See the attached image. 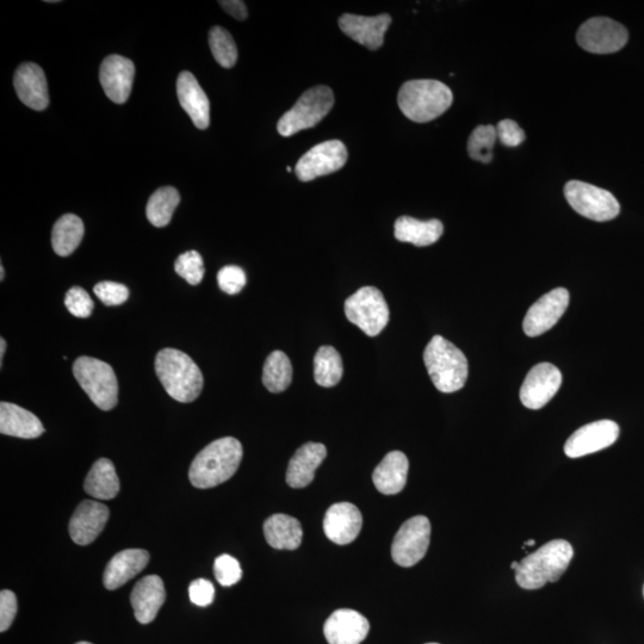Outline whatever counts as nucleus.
I'll return each mask as SVG.
<instances>
[{
    "instance_id": "nucleus-28",
    "label": "nucleus",
    "mask_w": 644,
    "mask_h": 644,
    "mask_svg": "<svg viewBox=\"0 0 644 644\" xmlns=\"http://www.w3.org/2000/svg\"><path fill=\"white\" fill-rule=\"evenodd\" d=\"M443 232L444 226L442 222L436 219L420 221L410 218V216H401L395 221L394 226L396 239L401 243L413 244L419 247L437 243L441 239Z\"/></svg>"
},
{
    "instance_id": "nucleus-9",
    "label": "nucleus",
    "mask_w": 644,
    "mask_h": 644,
    "mask_svg": "<svg viewBox=\"0 0 644 644\" xmlns=\"http://www.w3.org/2000/svg\"><path fill=\"white\" fill-rule=\"evenodd\" d=\"M565 196L571 207L584 218L605 222L617 218L621 206L608 190L580 181L566 184Z\"/></svg>"
},
{
    "instance_id": "nucleus-46",
    "label": "nucleus",
    "mask_w": 644,
    "mask_h": 644,
    "mask_svg": "<svg viewBox=\"0 0 644 644\" xmlns=\"http://www.w3.org/2000/svg\"><path fill=\"white\" fill-rule=\"evenodd\" d=\"M6 350V342L4 338H0V364L3 365L4 354Z\"/></svg>"
},
{
    "instance_id": "nucleus-3",
    "label": "nucleus",
    "mask_w": 644,
    "mask_h": 644,
    "mask_svg": "<svg viewBox=\"0 0 644 644\" xmlns=\"http://www.w3.org/2000/svg\"><path fill=\"white\" fill-rule=\"evenodd\" d=\"M156 373L166 393L189 404L201 395L203 375L190 356L176 349H164L156 357Z\"/></svg>"
},
{
    "instance_id": "nucleus-49",
    "label": "nucleus",
    "mask_w": 644,
    "mask_h": 644,
    "mask_svg": "<svg viewBox=\"0 0 644 644\" xmlns=\"http://www.w3.org/2000/svg\"><path fill=\"white\" fill-rule=\"evenodd\" d=\"M4 276H5V271H4V266L2 265V266H0V280L3 281Z\"/></svg>"
},
{
    "instance_id": "nucleus-20",
    "label": "nucleus",
    "mask_w": 644,
    "mask_h": 644,
    "mask_svg": "<svg viewBox=\"0 0 644 644\" xmlns=\"http://www.w3.org/2000/svg\"><path fill=\"white\" fill-rule=\"evenodd\" d=\"M362 513L354 504L338 503L327 510L324 531L328 540L345 546L356 540L362 530Z\"/></svg>"
},
{
    "instance_id": "nucleus-36",
    "label": "nucleus",
    "mask_w": 644,
    "mask_h": 644,
    "mask_svg": "<svg viewBox=\"0 0 644 644\" xmlns=\"http://www.w3.org/2000/svg\"><path fill=\"white\" fill-rule=\"evenodd\" d=\"M497 139V128L489 125L476 127L468 140L470 158L480 161V163H491L493 147Z\"/></svg>"
},
{
    "instance_id": "nucleus-7",
    "label": "nucleus",
    "mask_w": 644,
    "mask_h": 644,
    "mask_svg": "<svg viewBox=\"0 0 644 644\" xmlns=\"http://www.w3.org/2000/svg\"><path fill=\"white\" fill-rule=\"evenodd\" d=\"M333 105V91L328 86L319 85L307 90L278 121V133L288 138L301 130L317 126L330 113Z\"/></svg>"
},
{
    "instance_id": "nucleus-30",
    "label": "nucleus",
    "mask_w": 644,
    "mask_h": 644,
    "mask_svg": "<svg viewBox=\"0 0 644 644\" xmlns=\"http://www.w3.org/2000/svg\"><path fill=\"white\" fill-rule=\"evenodd\" d=\"M85 492L99 500H111L120 492V480L114 463L101 458L92 466L84 482Z\"/></svg>"
},
{
    "instance_id": "nucleus-26",
    "label": "nucleus",
    "mask_w": 644,
    "mask_h": 644,
    "mask_svg": "<svg viewBox=\"0 0 644 644\" xmlns=\"http://www.w3.org/2000/svg\"><path fill=\"white\" fill-rule=\"evenodd\" d=\"M0 432L2 435L34 439L39 438L45 427L32 412L10 402L0 404Z\"/></svg>"
},
{
    "instance_id": "nucleus-35",
    "label": "nucleus",
    "mask_w": 644,
    "mask_h": 644,
    "mask_svg": "<svg viewBox=\"0 0 644 644\" xmlns=\"http://www.w3.org/2000/svg\"><path fill=\"white\" fill-rule=\"evenodd\" d=\"M209 46L216 63L231 68L237 64L238 49L231 34L226 29L214 27L209 33Z\"/></svg>"
},
{
    "instance_id": "nucleus-8",
    "label": "nucleus",
    "mask_w": 644,
    "mask_h": 644,
    "mask_svg": "<svg viewBox=\"0 0 644 644\" xmlns=\"http://www.w3.org/2000/svg\"><path fill=\"white\" fill-rule=\"evenodd\" d=\"M345 315L367 336L376 337L388 325L389 307L379 289L363 287L345 301Z\"/></svg>"
},
{
    "instance_id": "nucleus-17",
    "label": "nucleus",
    "mask_w": 644,
    "mask_h": 644,
    "mask_svg": "<svg viewBox=\"0 0 644 644\" xmlns=\"http://www.w3.org/2000/svg\"><path fill=\"white\" fill-rule=\"evenodd\" d=\"M134 77L133 61L121 57V55H110L104 59L101 70H99V80H101L105 95L110 101L117 104L127 102L130 92H132Z\"/></svg>"
},
{
    "instance_id": "nucleus-12",
    "label": "nucleus",
    "mask_w": 644,
    "mask_h": 644,
    "mask_svg": "<svg viewBox=\"0 0 644 644\" xmlns=\"http://www.w3.org/2000/svg\"><path fill=\"white\" fill-rule=\"evenodd\" d=\"M348 161V150L342 141L331 140L314 146L297 161L295 173L301 182L331 175L343 169Z\"/></svg>"
},
{
    "instance_id": "nucleus-25",
    "label": "nucleus",
    "mask_w": 644,
    "mask_h": 644,
    "mask_svg": "<svg viewBox=\"0 0 644 644\" xmlns=\"http://www.w3.org/2000/svg\"><path fill=\"white\" fill-rule=\"evenodd\" d=\"M327 456L324 444L307 443L295 452L287 470V483L293 488H305L312 483L317 470Z\"/></svg>"
},
{
    "instance_id": "nucleus-13",
    "label": "nucleus",
    "mask_w": 644,
    "mask_h": 644,
    "mask_svg": "<svg viewBox=\"0 0 644 644\" xmlns=\"http://www.w3.org/2000/svg\"><path fill=\"white\" fill-rule=\"evenodd\" d=\"M562 385V374L550 363L537 364L529 371L520 389V401L529 410H541Z\"/></svg>"
},
{
    "instance_id": "nucleus-42",
    "label": "nucleus",
    "mask_w": 644,
    "mask_h": 644,
    "mask_svg": "<svg viewBox=\"0 0 644 644\" xmlns=\"http://www.w3.org/2000/svg\"><path fill=\"white\" fill-rule=\"evenodd\" d=\"M189 597L191 603L206 608L213 603L215 597V587L209 580L197 579L191 582L189 586Z\"/></svg>"
},
{
    "instance_id": "nucleus-33",
    "label": "nucleus",
    "mask_w": 644,
    "mask_h": 644,
    "mask_svg": "<svg viewBox=\"0 0 644 644\" xmlns=\"http://www.w3.org/2000/svg\"><path fill=\"white\" fill-rule=\"evenodd\" d=\"M293 381V365L289 357L282 351H274L263 368V383L271 393H282Z\"/></svg>"
},
{
    "instance_id": "nucleus-43",
    "label": "nucleus",
    "mask_w": 644,
    "mask_h": 644,
    "mask_svg": "<svg viewBox=\"0 0 644 644\" xmlns=\"http://www.w3.org/2000/svg\"><path fill=\"white\" fill-rule=\"evenodd\" d=\"M498 139L507 147H518L525 141V133L518 123L512 120H503L497 126Z\"/></svg>"
},
{
    "instance_id": "nucleus-21",
    "label": "nucleus",
    "mask_w": 644,
    "mask_h": 644,
    "mask_svg": "<svg viewBox=\"0 0 644 644\" xmlns=\"http://www.w3.org/2000/svg\"><path fill=\"white\" fill-rule=\"evenodd\" d=\"M14 85L18 98L23 104L36 111L45 110L49 105L48 84L42 68L33 63L17 68Z\"/></svg>"
},
{
    "instance_id": "nucleus-18",
    "label": "nucleus",
    "mask_w": 644,
    "mask_h": 644,
    "mask_svg": "<svg viewBox=\"0 0 644 644\" xmlns=\"http://www.w3.org/2000/svg\"><path fill=\"white\" fill-rule=\"evenodd\" d=\"M110 512L107 506L97 501L84 500L77 507L70 522V536L78 546H88L102 534Z\"/></svg>"
},
{
    "instance_id": "nucleus-15",
    "label": "nucleus",
    "mask_w": 644,
    "mask_h": 644,
    "mask_svg": "<svg viewBox=\"0 0 644 644\" xmlns=\"http://www.w3.org/2000/svg\"><path fill=\"white\" fill-rule=\"evenodd\" d=\"M619 437V426L612 420H599L580 427L565 445V454L571 458L584 457L611 447Z\"/></svg>"
},
{
    "instance_id": "nucleus-48",
    "label": "nucleus",
    "mask_w": 644,
    "mask_h": 644,
    "mask_svg": "<svg viewBox=\"0 0 644 644\" xmlns=\"http://www.w3.org/2000/svg\"><path fill=\"white\" fill-rule=\"evenodd\" d=\"M519 565H520V562H517V561L512 562L511 568L513 569V571L517 572Z\"/></svg>"
},
{
    "instance_id": "nucleus-19",
    "label": "nucleus",
    "mask_w": 644,
    "mask_h": 644,
    "mask_svg": "<svg viewBox=\"0 0 644 644\" xmlns=\"http://www.w3.org/2000/svg\"><path fill=\"white\" fill-rule=\"evenodd\" d=\"M369 631L368 619L349 609L334 611L324 625V634L330 644H361Z\"/></svg>"
},
{
    "instance_id": "nucleus-10",
    "label": "nucleus",
    "mask_w": 644,
    "mask_h": 644,
    "mask_svg": "<svg viewBox=\"0 0 644 644\" xmlns=\"http://www.w3.org/2000/svg\"><path fill=\"white\" fill-rule=\"evenodd\" d=\"M431 524L424 516L408 519L396 532L392 557L396 565L412 567L424 559L430 546Z\"/></svg>"
},
{
    "instance_id": "nucleus-44",
    "label": "nucleus",
    "mask_w": 644,
    "mask_h": 644,
    "mask_svg": "<svg viewBox=\"0 0 644 644\" xmlns=\"http://www.w3.org/2000/svg\"><path fill=\"white\" fill-rule=\"evenodd\" d=\"M17 613V598L14 592L4 590L0 592V631L9 630Z\"/></svg>"
},
{
    "instance_id": "nucleus-37",
    "label": "nucleus",
    "mask_w": 644,
    "mask_h": 644,
    "mask_svg": "<svg viewBox=\"0 0 644 644\" xmlns=\"http://www.w3.org/2000/svg\"><path fill=\"white\" fill-rule=\"evenodd\" d=\"M175 270L191 286L200 284L206 274L203 258L196 251H188L179 256L175 263Z\"/></svg>"
},
{
    "instance_id": "nucleus-16",
    "label": "nucleus",
    "mask_w": 644,
    "mask_h": 644,
    "mask_svg": "<svg viewBox=\"0 0 644 644\" xmlns=\"http://www.w3.org/2000/svg\"><path fill=\"white\" fill-rule=\"evenodd\" d=\"M390 24L392 17L388 14L375 17L345 14L339 18V28L342 32L370 51H377L383 46Z\"/></svg>"
},
{
    "instance_id": "nucleus-45",
    "label": "nucleus",
    "mask_w": 644,
    "mask_h": 644,
    "mask_svg": "<svg viewBox=\"0 0 644 644\" xmlns=\"http://www.w3.org/2000/svg\"><path fill=\"white\" fill-rule=\"evenodd\" d=\"M219 4L222 6V9H224L227 14L231 15L234 18H237L239 21H244L246 20L247 16H249V12H247V8L244 2H240V0H226V2H219Z\"/></svg>"
},
{
    "instance_id": "nucleus-14",
    "label": "nucleus",
    "mask_w": 644,
    "mask_h": 644,
    "mask_svg": "<svg viewBox=\"0 0 644 644\" xmlns=\"http://www.w3.org/2000/svg\"><path fill=\"white\" fill-rule=\"evenodd\" d=\"M569 305V293L565 288L551 290L534 305L523 322L526 336L538 337L553 328L565 314Z\"/></svg>"
},
{
    "instance_id": "nucleus-51",
    "label": "nucleus",
    "mask_w": 644,
    "mask_h": 644,
    "mask_svg": "<svg viewBox=\"0 0 644 644\" xmlns=\"http://www.w3.org/2000/svg\"><path fill=\"white\" fill-rule=\"evenodd\" d=\"M287 171H288V172H291V169H290V167H289V166L287 167Z\"/></svg>"
},
{
    "instance_id": "nucleus-22",
    "label": "nucleus",
    "mask_w": 644,
    "mask_h": 644,
    "mask_svg": "<svg viewBox=\"0 0 644 644\" xmlns=\"http://www.w3.org/2000/svg\"><path fill=\"white\" fill-rule=\"evenodd\" d=\"M165 599L164 582L158 575H148L141 579L130 596L136 621L141 624L152 623L158 616Z\"/></svg>"
},
{
    "instance_id": "nucleus-38",
    "label": "nucleus",
    "mask_w": 644,
    "mask_h": 644,
    "mask_svg": "<svg viewBox=\"0 0 644 644\" xmlns=\"http://www.w3.org/2000/svg\"><path fill=\"white\" fill-rule=\"evenodd\" d=\"M214 574L220 585L229 587L238 584L243 577V569H241L238 560L225 554L215 560Z\"/></svg>"
},
{
    "instance_id": "nucleus-24",
    "label": "nucleus",
    "mask_w": 644,
    "mask_h": 644,
    "mask_svg": "<svg viewBox=\"0 0 644 644\" xmlns=\"http://www.w3.org/2000/svg\"><path fill=\"white\" fill-rule=\"evenodd\" d=\"M177 95L182 108L198 129H207L210 123V103L193 73L184 71L177 79Z\"/></svg>"
},
{
    "instance_id": "nucleus-50",
    "label": "nucleus",
    "mask_w": 644,
    "mask_h": 644,
    "mask_svg": "<svg viewBox=\"0 0 644 644\" xmlns=\"http://www.w3.org/2000/svg\"><path fill=\"white\" fill-rule=\"evenodd\" d=\"M77 644H92V643H90V642H79Z\"/></svg>"
},
{
    "instance_id": "nucleus-2",
    "label": "nucleus",
    "mask_w": 644,
    "mask_h": 644,
    "mask_svg": "<svg viewBox=\"0 0 644 644\" xmlns=\"http://www.w3.org/2000/svg\"><path fill=\"white\" fill-rule=\"evenodd\" d=\"M573 556L571 543L550 541L520 561L516 572L517 584L524 590H538L548 582H556L571 565Z\"/></svg>"
},
{
    "instance_id": "nucleus-4",
    "label": "nucleus",
    "mask_w": 644,
    "mask_h": 644,
    "mask_svg": "<svg viewBox=\"0 0 644 644\" xmlns=\"http://www.w3.org/2000/svg\"><path fill=\"white\" fill-rule=\"evenodd\" d=\"M454 101L451 90L438 80H410L401 86L398 104L408 120L426 123L438 119Z\"/></svg>"
},
{
    "instance_id": "nucleus-47",
    "label": "nucleus",
    "mask_w": 644,
    "mask_h": 644,
    "mask_svg": "<svg viewBox=\"0 0 644 644\" xmlns=\"http://www.w3.org/2000/svg\"><path fill=\"white\" fill-rule=\"evenodd\" d=\"M535 544H536L535 540H530L528 542H525L523 548L532 547V546H535Z\"/></svg>"
},
{
    "instance_id": "nucleus-29",
    "label": "nucleus",
    "mask_w": 644,
    "mask_h": 644,
    "mask_svg": "<svg viewBox=\"0 0 644 644\" xmlns=\"http://www.w3.org/2000/svg\"><path fill=\"white\" fill-rule=\"evenodd\" d=\"M264 535L266 542L274 549L295 550L301 546L303 531L299 520L278 513L266 519Z\"/></svg>"
},
{
    "instance_id": "nucleus-52",
    "label": "nucleus",
    "mask_w": 644,
    "mask_h": 644,
    "mask_svg": "<svg viewBox=\"0 0 644 644\" xmlns=\"http://www.w3.org/2000/svg\"><path fill=\"white\" fill-rule=\"evenodd\" d=\"M426 644H438V643H426Z\"/></svg>"
},
{
    "instance_id": "nucleus-5",
    "label": "nucleus",
    "mask_w": 644,
    "mask_h": 644,
    "mask_svg": "<svg viewBox=\"0 0 644 644\" xmlns=\"http://www.w3.org/2000/svg\"><path fill=\"white\" fill-rule=\"evenodd\" d=\"M433 385L442 393H455L466 385L468 361L463 352L442 336H435L424 351Z\"/></svg>"
},
{
    "instance_id": "nucleus-11",
    "label": "nucleus",
    "mask_w": 644,
    "mask_h": 644,
    "mask_svg": "<svg viewBox=\"0 0 644 644\" xmlns=\"http://www.w3.org/2000/svg\"><path fill=\"white\" fill-rule=\"evenodd\" d=\"M628 30L621 23L606 17H594L578 30L579 46L593 54H611L627 45Z\"/></svg>"
},
{
    "instance_id": "nucleus-39",
    "label": "nucleus",
    "mask_w": 644,
    "mask_h": 644,
    "mask_svg": "<svg viewBox=\"0 0 644 644\" xmlns=\"http://www.w3.org/2000/svg\"><path fill=\"white\" fill-rule=\"evenodd\" d=\"M65 306L76 318H89L94 311L95 303L88 291L80 287H73L67 291Z\"/></svg>"
},
{
    "instance_id": "nucleus-6",
    "label": "nucleus",
    "mask_w": 644,
    "mask_h": 644,
    "mask_svg": "<svg viewBox=\"0 0 644 644\" xmlns=\"http://www.w3.org/2000/svg\"><path fill=\"white\" fill-rule=\"evenodd\" d=\"M73 374L98 408L102 411L115 408L119 401V383L114 369L108 363L97 358L79 357L73 364Z\"/></svg>"
},
{
    "instance_id": "nucleus-32",
    "label": "nucleus",
    "mask_w": 644,
    "mask_h": 644,
    "mask_svg": "<svg viewBox=\"0 0 644 644\" xmlns=\"http://www.w3.org/2000/svg\"><path fill=\"white\" fill-rule=\"evenodd\" d=\"M344 373L342 357L332 346H321L314 357V380L319 386H337Z\"/></svg>"
},
{
    "instance_id": "nucleus-41",
    "label": "nucleus",
    "mask_w": 644,
    "mask_h": 644,
    "mask_svg": "<svg viewBox=\"0 0 644 644\" xmlns=\"http://www.w3.org/2000/svg\"><path fill=\"white\" fill-rule=\"evenodd\" d=\"M94 293L105 306L123 305L129 297V289L125 284L108 281L96 284Z\"/></svg>"
},
{
    "instance_id": "nucleus-34",
    "label": "nucleus",
    "mask_w": 644,
    "mask_h": 644,
    "mask_svg": "<svg viewBox=\"0 0 644 644\" xmlns=\"http://www.w3.org/2000/svg\"><path fill=\"white\" fill-rule=\"evenodd\" d=\"M181 202L178 191L172 187L160 188L147 203L146 215L154 227H165L170 224L173 213Z\"/></svg>"
},
{
    "instance_id": "nucleus-23",
    "label": "nucleus",
    "mask_w": 644,
    "mask_h": 644,
    "mask_svg": "<svg viewBox=\"0 0 644 644\" xmlns=\"http://www.w3.org/2000/svg\"><path fill=\"white\" fill-rule=\"evenodd\" d=\"M150 562V554L142 549H127L117 553L108 563L103 575L105 588L117 590L144 571Z\"/></svg>"
},
{
    "instance_id": "nucleus-1",
    "label": "nucleus",
    "mask_w": 644,
    "mask_h": 644,
    "mask_svg": "<svg viewBox=\"0 0 644 644\" xmlns=\"http://www.w3.org/2000/svg\"><path fill=\"white\" fill-rule=\"evenodd\" d=\"M243 455V445L233 437L220 438L210 443L191 463L190 482L200 489L221 485L237 473Z\"/></svg>"
},
{
    "instance_id": "nucleus-31",
    "label": "nucleus",
    "mask_w": 644,
    "mask_h": 644,
    "mask_svg": "<svg viewBox=\"0 0 644 644\" xmlns=\"http://www.w3.org/2000/svg\"><path fill=\"white\" fill-rule=\"evenodd\" d=\"M84 224L82 219L74 214H66L55 222L52 231V246L60 257L72 255L78 249L84 238Z\"/></svg>"
},
{
    "instance_id": "nucleus-40",
    "label": "nucleus",
    "mask_w": 644,
    "mask_h": 644,
    "mask_svg": "<svg viewBox=\"0 0 644 644\" xmlns=\"http://www.w3.org/2000/svg\"><path fill=\"white\" fill-rule=\"evenodd\" d=\"M218 284L228 295L239 294L246 286L245 271L237 265H227L219 271Z\"/></svg>"
},
{
    "instance_id": "nucleus-27",
    "label": "nucleus",
    "mask_w": 644,
    "mask_h": 644,
    "mask_svg": "<svg viewBox=\"0 0 644 644\" xmlns=\"http://www.w3.org/2000/svg\"><path fill=\"white\" fill-rule=\"evenodd\" d=\"M410 463L401 451H392L383 458L373 474V481L377 491L386 495L398 494L407 483Z\"/></svg>"
}]
</instances>
